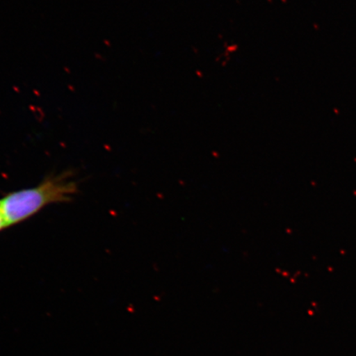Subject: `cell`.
<instances>
[{
	"label": "cell",
	"mask_w": 356,
	"mask_h": 356,
	"mask_svg": "<svg viewBox=\"0 0 356 356\" xmlns=\"http://www.w3.org/2000/svg\"><path fill=\"white\" fill-rule=\"evenodd\" d=\"M78 191L72 175L63 172L48 177L33 188L7 194L0 199V210L10 227L29 220L50 204L71 202Z\"/></svg>",
	"instance_id": "1"
},
{
	"label": "cell",
	"mask_w": 356,
	"mask_h": 356,
	"mask_svg": "<svg viewBox=\"0 0 356 356\" xmlns=\"http://www.w3.org/2000/svg\"><path fill=\"white\" fill-rule=\"evenodd\" d=\"M6 228H8L7 222L6 219H4L1 210H0V232Z\"/></svg>",
	"instance_id": "2"
}]
</instances>
